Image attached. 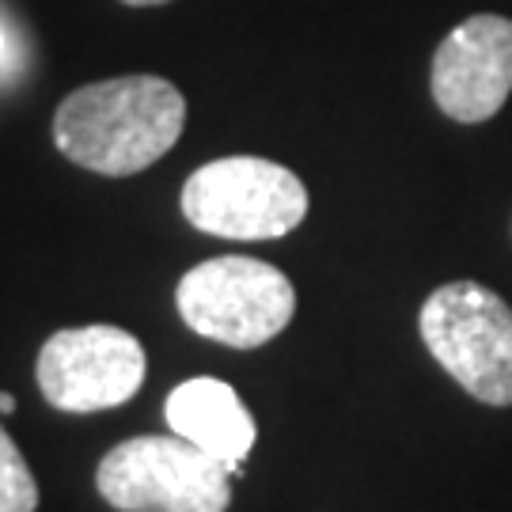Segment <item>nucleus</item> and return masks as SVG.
<instances>
[{"label":"nucleus","instance_id":"f257e3e1","mask_svg":"<svg viewBox=\"0 0 512 512\" xmlns=\"http://www.w3.org/2000/svg\"><path fill=\"white\" fill-rule=\"evenodd\" d=\"M186 126L183 92L164 76H118L76 88L54 114L57 148L95 175H137L167 156Z\"/></svg>","mask_w":512,"mask_h":512},{"label":"nucleus","instance_id":"f03ea898","mask_svg":"<svg viewBox=\"0 0 512 512\" xmlns=\"http://www.w3.org/2000/svg\"><path fill=\"white\" fill-rule=\"evenodd\" d=\"M421 342L467 395L512 406V308L478 281H452L421 304Z\"/></svg>","mask_w":512,"mask_h":512},{"label":"nucleus","instance_id":"39448f33","mask_svg":"<svg viewBox=\"0 0 512 512\" xmlns=\"http://www.w3.org/2000/svg\"><path fill=\"white\" fill-rule=\"evenodd\" d=\"M183 217L220 239H281L308 217V186L262 156H224L183 186Z\"/></svg>","mask_w":512,"mask_h":512},{"label":"nucleus","instance_id":"20e7f679","mask_svg":"<svg viewBox=\"0 0 512 512\" xmlns=\"http://www.w3.org/2000/svg\"><path fill=\"white\" fill-rule=\"evenodd\" d=\"M95 486L118 512H224L232 475L183 437H133L110 448Z\"/></svg>","mask_w":512,"mask_h":512},{"label":"nucleus","instance_id":"7ed1b4c3","mask_svg":"<svg viewBox=\"0 0 512 512\" xmlns=\"http://www.w3.org/2000/svg\"><path fill=\"white\" fill-rule=\"evenodd\" d=\"M175 304L194 334L232 349H258L289 327L296 289L270 262L220 255L186 270Z\"/></svg>","mask_w":512,"mask_h":512},{"label":"nucleus","instance_id":"6e6552de","mask_svg":"<svg viewBox=\"0 0 512 512\" xmlns=\"http://www.w3.org/2000/svg\"><path fill=\"white\" fill-rule=\"evenodd\" d=\"M167 425L175 437L190 440L228 467V475H243V463L255 448V418L232 387L213 376H194L167 395Z\"/></svg>","mask_w":512,"mask_h":512},{"label":"nucleus","instance_id":"0eeeda50","mask_svg":"<svg viewBox=\"0 0 512 512\" xmlns=\"http://www.w3.org/2000/svg\"><path fill=\"white\" fill-rule=\"evenodd\" d=\"M512 92V19L471 16L437 46L433 99L456 122H486Z\"/></svg>","mask_w":512,"mask_h":512},{"label":"nucleus","instance_id":"9b49d317","mask_svg":"<svg viewBox=\"0 0 512 512\" xmlns=\"http://www.w3.org/2000/svg\"><path fill=\"white\" fill-rule=\"evenodd\" d=\"M122 4H133V8H152V4H167V0H122Z\"/></svg>","mask_w":512,"mask_h":512},{"label":"nucleus","instance_id":"9d476101","mask_svg":"<svg viewBox=\"0 0 512 512\" xmlns=\"http://www.w3.org/2000/svg\"><path fill=\"white\" fill-rule=\"evenodd\" d=\"M12 410H16V399L8 391H0V414H12Z\"/></svg>","mask_w":512,"mask_h":512},{"label":"nucleus","instance_id":"423d86ee","mask_svg":"<svg viewBox=\"0 0 512 512\" xmlns=\"http://www.w3.org/2000/svg\"><path fill=\"white\" fill-rule=\"evenodd\" d=\"M145 346L122 327L57 330L38 349V387L65 414H99L129 403L145 384Z\"/></svg>","mask_w":512,"mask_h":512},{"label":"nucleus","instance_id":"f8f14e48","mask_svg":"<svg viewBox=\"0 0 512 512\" xmlns=\"http://www.w3.org/2000/svg\"><path fill=\"white\" fill-rule=\"evenodd\" d=\"M0 54H4V27H0Z\"/></svg>","mask_w":512,"mask_h":512},{"label":"nucleus","instance_id":"1a4fd4ad","mask_svg":"<svg viewBox=\"0 0 512 512\" xmlns=\"http://www.w3.org/2000/svg\"><path fill=\"white\" fill-rule=\"evenodd\" d=\"M38 509V482L27 467L16 440L0 425V512H35Z\"/></svg>","mask_w":512,"mask_h":512}]
</instances>
